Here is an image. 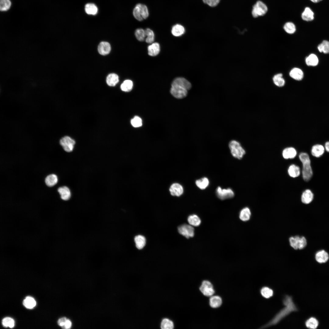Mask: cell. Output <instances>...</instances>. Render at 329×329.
I'll use <instances>...</instances> for the list:
<instances>
[{"instance_id":"cell-1","label":"cell","mask_w":329,"mask_h":329,"mask_svg":"<svg viewBox=\"0 0 329 329\" xmlns=\"http://www.w3.org/2000/svg\"><path fill=\"white\" fill-rule=\"evenodd\" d=\"M285 307L267 324L262 327L263 328L277 324L283 318L292 312L297 310V309L294 303L292 298L288 295H286L283 300Z\"/></svg>"},{"instance_id":"cell-2","label":"cell","mask_w":329,"mask_h":329,"mask_svg":"<svg viewBox=\"0 0 329 329\" xmlns=\"http://www.w3.org/2000/svg\"><path fill=\"white\" fill-rule=\"evenodd\" d=\"M299 157L302 164V174L303 179L304 181L308 182L313 175L309 156L307 153L302 152L299 154Z\"/></svg>"},{"instance_id":"cell-3","label":"cell","mask_w":329,"mask_h":329,"mask_svg":"<svg viewBox=\"0 0 329 329\" xmlns=\"http://www.w3.org/2000/svg\"><path fill=\"white\" fill-rule=\"evenodd\" d=\"M229 147L232 156L239 159H241L246 154V151L240 143L235 140L231 141Z\"/></svg>"},{"instance_id":"cell-4","label":"cell","mask_w":329,"mask_h":329,"mask_svg":"<svg viewBox=\"0 0 329 329\" xmlns=\"http://www.w3.org/2000/svg\"><path fill=\"white\" fill-rule=\"evenodd\" d=\"M149 11L147 6L145 5L139 3L136 5L133 11V15L135 18L139 21L146 19L149 16Z\"/></svg>"},{"instance_id":"cell-5","label":"cell","mask_w":329,"mask_h":329,"mask_svg":"<svg viewBox=\"0 0 329 329\" xmlns=\"http://www.w3.org/2000/svg\"><path fill=\"white\" fill-rule=\"evenodd\" d=\"M268 10L266 5L262 1L258 0L252 7L251 14L253 17L256 18L264 16Z\"/></svg>"},{"instance_id":"cell-6","label":"cell","mask_w":329,"mask_h":329,"mask_svg":"<svg viewBox=\"0 0 329 329\" xmlns=\"http://www.w3.org/2000/svg\"><path fill=\"white\" fill-rule=\"evenodd\" d=\"M289 242L291 246L295 250L304 249L307 244L306 240L304 236L298 235L290 237Z\"/></svg>"},{"instance_id":"cell-7","label":"cell","mask_w":329,"mask_h":329,"mask_svg":"<svg viewBox=\"0 0 329 329\" xmlns=\"http://www.w3.org/2000/svg\"><path fill=\"white\" fill-rule=\"evenodd\" d=\"M170 92L174 97L178 99H182L187 96L188 90L181 86L172 85Z\"/></svg>"},{"instance_id":"cell-8","label":"cell","mask_w":329,"mask_h":329,"mask_svg":"<svg viewBox=\"0 0 329 329\" xmlns=\"http://www.w3.org/2000/svg\"><path fill=\"white\" fill-rule=\"evenodd\" d=\"M199 289L202 293L206 296L210 297L212 296L214 293L213 285L208 281H203Z\"/></svg>"},{"instance_id":"cell-9","label":"cell","mask_w":329,"mask_h":329,"mask_svg":"<svg viewBox=\"0 0 329 329\" xmlns=\"http://www.w3.org/2000/svg\"><path fill=\"white\" fill-rule=\"evenodd\" d=\"M60 144L64 150L67 152H70L73 150L75 144L74 140L69 136H65L60 140Z\"/></svg>"},{"instance_id":"cell-10","label":"cell","mask_w":329,"mask_h":329,"mask_svg":"<svg viewBox=\"0 0 329 329\" xmlns=\"http://www.w3.org/2000/svg\"><path fill=\"white\" fill-rule=\"evenodd\" d=\"M179 232L188 239L193 237L194 235V229L193 226L186 224L182 225L178 227Z\"/></svg>"},{"instance_id":"cell-11","label":"cell","mask_w":329,"mask_h":329,"mask_svg":"<svg viewBox=\"0 0 329 329\" xmlns=\"http://www.w3.org/2000/svg\"><path fill=\"white\" fill-rule=\"evenodd\" d=\"M216 193L217 196L221 200L231 198L234 196V193L231 189H222L220 186L217 188Z\"/></svg>"},{"instance_id":"cell-12","label":"cell","mask_w":329,"mask_h":329,"mask_svg":"<svg viewBox=\"0 0 329 329\" xmlns=\"http://www.w3.org/2000/svg\"><path fill=\"white\" fill-rule=\"evenodd\" d=\"M314 13L310 7H306L301 14L302 19L306 22L312 21L314 19Z\"/></svg>"},{"instance_id":"cell-13","label":"cell","mask_w":329,"mask_h":329,"mask_svg":"<svg viewBox=\"0 0 329 329\" xmlns=\"http://www.w3.org/2000/svg\"><path fill=\"white\" fill-rule=\"evenodd\" d=\"M169 190L172 195L179 196L183 194V188L180 184L176 183H173L171 185Z\"/></svg>"},{"instance_id":"cell-14","label":"cell","mask_w":329,"mask_h":329,"mask_svg":"<svg viewBox=\"0 0 329 329\" xmlns=\"http://www.w3.org/2000/svg\"><path fill=\"white\" fill-rule=\"evenodd\" d=\"M315 259L317 262L319 263L326 262L329 259L328 253L324 250H321L317 251L315 255Z\"/></svg>"},{"instance_id":"cell-15","label":"cell","mask_w":329,"mask_h":329,"mask_svg":"<svg viewBox=\"0 0 329 329\" xmlns=\"http://www.w3.org/2000/svg\"><path fill=\"white\" fill-rule=\"evenodd\" d=\"M172 85H177L181 86L188 90L191 87V83L186 79L181 77L175 78L173 81Z\"/></svg>"},{"instance_id":"cell-16","label":"cell","mask_w":329,"mask_h":329,"mask_svg":"<svg viewBox=\"0 0 329 329\" xmlns=\"http://www.w3.org/2000/svg\"><path fill=\"white\" fill-rule=\"evenodd\" d=\"M111 47L110 44L106 41L100 42L98 47V51L99 53L103 55L108 54L110 52Z\"/></svg>"},{"instance_id":"cell-17","label":"cell","mask_w":329,"mask_h":329,"mask_svg":"<svg viewBox=\"0 0 329 329\" xmlns=\"http://www.w3.org/2000/svg\"><path fill=\"white\" fill-rule=\"evenodd\" d=\"M296 154V150L294 148L292 147H288L285 148L282 152V156L285 159L294 158Z\"/></svg>"},{"instance_id":"cell-18","label":"cell","mask_w":329,"mask_h":329,"mask_svg":"<svg viewBox=\"0 0 329 329\" xmlns=\"http://www.w3.org/2000/svg\"><path fill=\"white\" fill-rule=\"evenodd\" d=\"M313 194L310 189L306 190L302 193L301 197V201L303 203L308 204L313 200Z\"/></svg>"},{"instance_id":"cell-19","label":"cell","mask_w":329,"mask_h":329,"mask_svg":"<svg viewBox=\"0 0 329 329\" xmlns=\"http://www.w3.org/2000/svg\"><path fill=\"white\" fill-rule=\"evenodd\" d=\"M290 76L296 80H301L303 77V73L302 70L298 68L292 69L289 73Z\"/></svg>"},{"instance_id":"cell-20","label":"cell","mask_w":329,"mask_h":329,"mask_svg":"<svg viewBox=\"0 0 329 329\" xmlns=\"http://www.w3.org/2000/svg\"><path fill=\"white\" fill-rule=\"evenodd\" d=\"M148 55L152 56L157 55L159 53L160 48L159 44L157 42L152 43L147 48Z\"/></svg>"},{"instance_id":"cell-21","label":"cell","mask_w":329,"mask_h":329,"mask_svg":"<svg viewBox=\"0 0 329 329\" xmlns=\"http://www.w3.org/2000/svg\"><path fill=\"white\" fill-rule=\"evenodd\" d=\"M58 191L62 200H67L70 198L71 196V192L68 187L66 186L60 187L58 189Z\"/></svg>"},{"instance_id":"cell-22","label":"cell","mask_w":329,"mask_h":329,"mask_svg":"<svg viewBox=\"0 0 329 329\" xmlns=\"http://www.w3.org/2000/svg\"><path fill=\"white\" fill-rule=\"evenodd\" d=\"M311 152L313 156L317 157H319L324 153V148L321 145L316 144L313 146Z\"/></svg>"},{"instance_id":"cell-23","label":"cell","mask_w":329,"mask_h":329,"mask_svg":"<svg viewBox=\"0 0 329 329\" xmlns=\"http://www.w3.org/2000/svg\"><path fill=\"white\" fill-rule=\"evenodd\" d=\"M222 300L220 297L218 295L212 296L209 299L210 306L214 308L219 307L222 304Z\"/></svg>"},{"instance_id":"cell-24","label":"cell","mask_w":329,"mask_h":329,"mask_svg":"<svg viewBox=\"0 0 329 329\" xmlns=\"http://www.w3.org/2000/svg\"><path fill=\"white\" fill-rule=\"evenodd\" d=\"M119 81V77L118 75L114 73L109 74L107 76L106 79V82L107 84L111 87L115 86Z\"/></svg>"},{"instance_id":"cell-25","label":"cell","mask_w":329,"mask_h":329,"mask_svg":"<svg viewBox=\"0 0 329 329\" xmlns=\"http://www.w3.org/2000/svg\"><path fill=\"white\" fill-rule=\"evenodd\" d=\"M185 32V28L182 25L179 24H176L174 25L171 30L172 34L175 37L180 36L183 34Z\"/></svg>"},{"instance_id":"cell-26","label":"cell","mask_w":329,"mask_h":329,"mask_svg":"<svg viewBox=\"0 0 329 329\" xmlns=\"http://www.w3.org/2000/svg\"><path fill=\"white\" fill-rule=\"evenodd\" d=\"M288 172L289 175L292 178L299 176L300 173L299 167L294 164H292L289 166Z\"/></svg>"},{"instance_id":"cell-27","label":"cell","mask_w":329,"mask_h":329,"mask_svg":"<svg viewBox=\"0 0 329 329\" xmlns=\"http://www.w3.org/2000/svg\"><path fill=\"white\" fill-rule=\"evenodd\" d=\"M251 216V212L250 209L248 207H245L241 210L239 213V217L242 221H248Z\"/></svg>"},{"instance_id":"cell-28","label":"cell","mask_w":329,"mask_h":329,"mask_svg":"<svg viewBox=\"0 0 329 329\" xmlns=\"http://www.w3.org/2000/svg\"><path fill=\"white\" fill-rule=\"evenodd\" d=\"M306 64L309 66H315L319 62L318 58L314 54H311L307 57L305 59Z\"/></svg>"},{"instance_id":"cell-29","label":"cell","mask_w":329,"mask_h":329,"mask_svg":"<svg viewBox=\"0 0 329 329\" xmlns=\"http://www.w3.org/2000/svg\"><path fill=\"white\" fill-rule=\"evenodd\" d=\"M134 241L136 248L139 249H142L146 244V239L144 236L141 235L136 236L134 238Z\"/></svg>"},{"instance_id":"cell-30","label":"cell","mask_w":329,"mask_h":329,"mask_svg":"<svg viewBox=\"0 0 329 329\" xmlns=\"http://www.w3.org/2000/svg\"><path fill=\"white\" fill-rule=\"evenodd\" d=\"M305 325L308 328L316 329L318 326L319 323L317 320L314 317H311L305 322Z\"/></svg>"},{"instance_id":"cell-31","label":"cell","mask_w":329,"mask_h":329,"mask_svg":"<svg viewBox=\"0 0 329 329\" xmlns=\"http://www.w3.org/2000/svg\"><path fill=\"white\" fill-rule=\"evenodd\" d=\"M187 220L189 224L193 226H198L200 225L201 222L200 218L195 214L189 215L188 218Z\"/></svg>"},{"instance_id":"cell-32","label":"cell","mask_w":329,"mask_h":329,"mask_svg":"<svg viewBox=\"0 0 329 329\" xmlns=\"http://www.w3.org/2000/svg\"><path fill=\"white\" fill-rule=\"evenodd\" d=\"M282 76L281 73L277 74L274 76L273 80L275 85L279 87H282L285 85V81Z\"/></svg>"},{"instance_id":"cell-33","label":"cell","mask_w":329,"mask_h":329,"mask_svg":"<svg viewBox=\"0 0 329 329\" xmlns=\"http://www.w3.org/2000/svg\"><path fill=\"white\" fill-rule=\"evenodd\" d=\"M195 184L198 187L203 190L207 187L209 184V181L207 178L204 177L196 180Z\"/></svg>"},{"instance_id":"cell-34","label":"cell","mask_w":329,"mask_h":329,"mask_svg":"<svg viewBox=\"0 0 329 329\" xmlns=\"http://www.w3.org/2000/svg\"><path fill=\"white\" fill-rule=\"evenodd\" d=\"M45 182L46 185L51 187L55 185L58 182V178L55 174H52L47 176L46 178Z\"/></svg>"},{"instance_id":"cell-35","label":"cell","mask_w":329,"mask_h":329,"mask_svg":"<svg viewBox=\"0 0 329 329\" xmlns=\"http://www.w3.org/2000/svg\"><path fill=\"white\" fill-rule=\"evenodd\" d=\"M283 29L285 32L289 34H294L296 30L295 25L291 22H286L283 26Z\"/></svg>"},{"instance_id":"cell-36","label":"cell","mask_w":329,"mask_h":329,"mask_svg":"<svg viewBox=\"0 0 329 329\" xmlns=\"http://www.w3.org/2000/svg\"><path fill=\"white\" fill-rule=\"evenodd\" d=\"M86 12L88 14L95 15L97 12L98 9L96 5L93 3H88L85 7Z\"/></svg>"},{"instance_id":"cell-37","label":"cell","mask_w":329,"mask_h":329,"mask_svg":"<svg viewBox=\"0 0 329 329\" xmlns=\"http://www.w3.org/2000/svg\"><path fill=\"white\" fill-rule=\"evenodd\" d=\"M133 86V84L132 81L130 80H124L122 83L120 88L122 91L128 92L132 90Z\"/></svg>"},{"instance_id":"cell-38","label":"cell","mask_w":329,"mask_h":329,"mask_svg":"<svg viewBox=\"0 0 329 329\" xmlns=\"http://www.w3.org/2000/svg\"><path fill=\"white\" fill-rule=\"evenodd\" d=\"M317 48L319 52L325 54L329 53V41L324 40L318 45Z\"/></svg>"},{"instance_id":"cell-39","label":"cell","mask_w":329,"mask_h":329,"mask_svg":"<svg viewBox=\"0 0 329 329\" xmlns=\"http://www.w3.org/2000/svg\"><path fill=\"white\" fill-rule=\"evenodd\" d=\"M23 305L27 308L32 309L36 305V302L34 299L30 296H27L23 301Z\"/></svg>"},{"instance_id":"cell-40","label":"cell","mask_w":329,"mask_h":329,"mask_svg":"<svg viewBox=\"0 0 329 329\" xmlns=\"http://www.w3.org/2000/svg\"><path fill=\"white\" fill-rule=\"evenodd\" d=\"M146 42L148 43H152L154 40V35L153 31L149 28H147L145 30Z\"/></svg>"},{"instance_id":"cell-41","label":"cell","mask_w":329,"mask_h":329,"mask_svg":"<svg viewBox=\"0 0 329 329\" xmlns=\"http://www.w3.org/2000/svg\"><path fill=\"white\" fill-rule=\"evenodd\" d=\"M172 321L168 319H163L161 322V327L162 329H172L174 328Z\"/></svg>"},{"instance_id":"cell-42","label":"cell","mask_w":329,"mask_h":329,"mask_svg":"<svg viewBox=\"0 0 329 329\" xmlns=\"http://www.w3.org/2000/svg\"><path fill=\"white\" fill-rule=\"evenodd\" d=\"M135 34L136 39L139 41H143L146 37L145 31L142 28L136 30Z\"/></svg>"},{"instance_id":"cell-43","label":"cell","mask_w":329,"mask_h":329,"mask_svg":"<svg viewBox=\"0 0 329 329\" xmlns=\"http://www.w3.org/2000/svg\"><path fill=\"white\" fill-rule=\"evenodd\" d=\"M3 326L5 327H9L13 328L15 325V322L13 319L10 317H6L3 318L2 321Z\"/></svg>"},{"instance_id":"cell-44","label":"cell","mask_w":329,"mask_h":329,"mask_svg":"<svg viewBox=\"0 0 329 329\" xmlns=\"http://www.w3.org/2000/svg\"><path fill=\"white\" fill-rule=\"evenodd\" d=\"M260 292L262 295L266 298H269L271 297L273 294L272 289L267 287H264L261 288Z\"/></svg>"},{"instance_id":"cell-45","label":"cell","mask_w":329,"mask_h":329,"mask_svg":"<svg viewBox=\"0 0 329 329\" xmlns=\"http://www.w3.org/2000/svg\"><path fill=\"white\" fill-rule=\"evenodd\" d=\"M11 5L9 0H0V9L1 11H6L8 10Z\"/></svg>"},{"instance_id":"cell-46","label":"cell","mask_w":329,"mask_h":329,"mask_svg":"<svg viewBox=\"0 0 329 329\" xmlns=\"http://www.w3.org/2000/svg\"><path fill=\"white\" fill-rule=\"evenodd\" d=\"M131 123L132 126L134 127H138L142 126L141 119L137 116H135L131 120Z\"/></svg>"},{"instance_id":"cell-47","label":"cell","mask_w":329,"mask_h":329,"mask_svg":"<svg viewBox=\"0 0 329 329\" xmlns=\"http://www.w3.org/2000/svg\"><path fill=\"white\" fill-rule=\"evenodd\" d=\"M205 4L210 7H214L217 6L220 2V0H202Z\"/></svg>"},{"instance_id":"cell-48","label":"cell","mask_w":329,"mask_h":329,"mask_svg":"<svg viewBox=\"0 0 329 329\" xmlns=\"http://www.w3.org/2000/svg\"><path fill=\"white\" fill-rule=\"evenodd\" d=\"M67 319L65 317H62L59 319L58 321V325L62 327L65 325Z\"/></svg>"},{"instance_id":"cell-49","label":"cell","mask_w":329,"mask_h":329,"mask_svg":"<svg viewBox=\"0 0 329 329\" xmlns=\"http://www.w3.org/2000/svg\"><path fill=\"white\" fill-rule=\"evenodd\" d=\"M72 323L70 320L67 319L65 325L62 328L66 329H70L72 326Z\"/></svg>"},{"instance_id":"cell-50","label":"cell","mask_w":329,"mask_h":329,"mask_svg":"<svg viewBox=\"0 0 329 329\" xmlns=\"http://www.w3.org/2000/svg\"><path fill=\"white\" fill-rule=\"evenodd\" d=\"M325 148L327 151L329 152V141H327L325 143Z\"/></svg>"},{"instance_id":"cell-51","label":"cell","mask_w":329,"mask_h":329,"mask_svg":"<svg viewBox=\"0 0 329 329\" xmlns=\"http://www.w3.org/2000/svg\"><path fill=\"white\" fill-rule=\"evenodd\" d=\"M310 0V1H311L312 2H313V3H319V2H321L323 0Z\"/></svg>"}]
</instances>
